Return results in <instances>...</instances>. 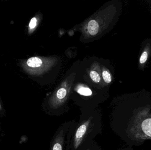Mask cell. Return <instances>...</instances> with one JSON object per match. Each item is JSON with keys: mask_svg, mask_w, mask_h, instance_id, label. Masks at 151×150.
I'll use <instances>...</instances> for the list:
<instances>
[{"mask_svg": "<svg viewBox=\"0 0 151 150\" xmlns=\"http://www.w3.org/2000/svg\"><path fill=\"white\" fill-rule=\"evenodd\" d=\"M77 92L80 95L84 96H90L92 95V92L90 89L88 88L82 87L79 89L77 91Z\"/></svg>", "mask_w": 151, "mask_h": 150, "instance_id": "cell-6", "label": "cell"}, {"mask_svg": "<svg viewBox=\"0 0 151 150\" xmlns=\"http://www.w3.org/2000/svg\"><path fill=\"white\" fill-rule=\"evenodd\" d=\"M27 64L31 68H38L41 66L42 61L38 57H31L27 60Z\"/></svg>", "mask_w": 151, "mask_h": 150, "instance_id": "cell-5", "label": "cell"}, {"mask_svg": "<svg viewBox=\"0 0 151 150\" xmlns=\"http://www.w3.org/2000/svg\"><path fill=\"white\" fill-rule=\"evenodd\" d=\"M148 53L146 51H144L141 55L140 58V63L141 64H143L145 63L148 59Z\"/></svg>", "mask_w": 151, "mask_h": 150, "instance_id": "cell-10", "label": "cell"}, {"mask_svg": "<svg viewBox=\"0 0 151 150\" xmlns=\"http://www.w3.org/2000/svg\"><path fill=\"white\" fill-rule=\"evenodd\" d=\"M142 127L145 134L151 137V119L145 120L142 123Z\"/></svg>", "mask_w": 151, "mask_h": 150, "instance_id": "cell-4", "label": "cell"}, {"mask_svg": "<svg viewBox=\"0 0 151 150\" xmlns=\"http://www.w3.org/2000/svg\"><path fill=\"white\" fill-rule=\"evenodd\" d=\"M78 123L73 127L70 142L71 150H83L102 129L100 113L96 109L81 110Z\"/></svg>", "mask_w": 151, "mask_h": 150, "instance_id": "cell-1", "label": "cell"}, {"mask_svg": "<svg viewBox=\"0 0 151 150\" xmlns=\"http://www.w3.org/2000/svg\"><path fill=\"white\" fill-rule=\"evenodd\" d=\"M102 76H103V79L107 83H110L111 82L112 79L111 75L108 71L106 70L103 71Z\"/></svg>", "mask_w": 151, "mask_h": 150, "instance_id": "cell-9", "label": "cell"}, {"mask_svg": "<svg viewBox=\"0 0 151 150\" xmlns=\"http://www.w3.org/2000/svg\"><path fill=\"white\" fill-rule=\"evenodd\" d=\"M99 26L97 22L94 20H91L88 25V30L89 33L91 35H96L99 31Z\"/></svg>", "mask_w": 151, "mask_h": 150, "instance_id": "cell-3", "label": "cell"}, {"mask_svg": "<svg viewBox=\"0 0 151 150\" xmlns=\"http://www.w3.org/2000/svg\"><path fill=\"white\" fill-rule=\"evenodd\" d=\"M75 122L63 124L55 133L50 150H70L72 134Z\"/></svg>", "mask_w": 151, "mask_h": 150, "instance_id": "cell-2", "label": "cell"}, {"mask_svg": "<svg viewBox=\"0 0 151 150\" xmlns=\"http://www.w3.org/2000/svg\"><path fill=\"white\" fill-rule=\"evenodd\" d=\"M91 78L95 82H99L100 81V77L96 71L92 70L90 73Z\"/></svg>", "mask_w": 151, "mask_h": 150, "instance_id": "cell-7", "label": "cell"}, {"mask_svg": "<svg viewBox=\"0 0 151 150\" xmlns=\"http://www.w3.org/2000/svg\"><path fill=\"white\" fill-rule=\"evenodd\" d=\"M83 150H100V149L99 147L93 141L87 145Z\"/></svg>", "mask_w": 151, "mask_h": 150, "instance_id": "cell-8", "label": "cell"}, {"mask_svg": "<svg viewBox=\"0 0 151 150\" xmlns=\"http://www.w3.org/2000/svg\"><path fill=\"white\" fill-rule=\"evenodd\" d=\"M36 23H37V19L35 18H33L30 21L29 23V27L31 29H33L36 26Z\"/></svg>", "mask_w": 151, "mask_h": 150, "instance_id": "cell-11", "label": "cell"}]
</instances>
